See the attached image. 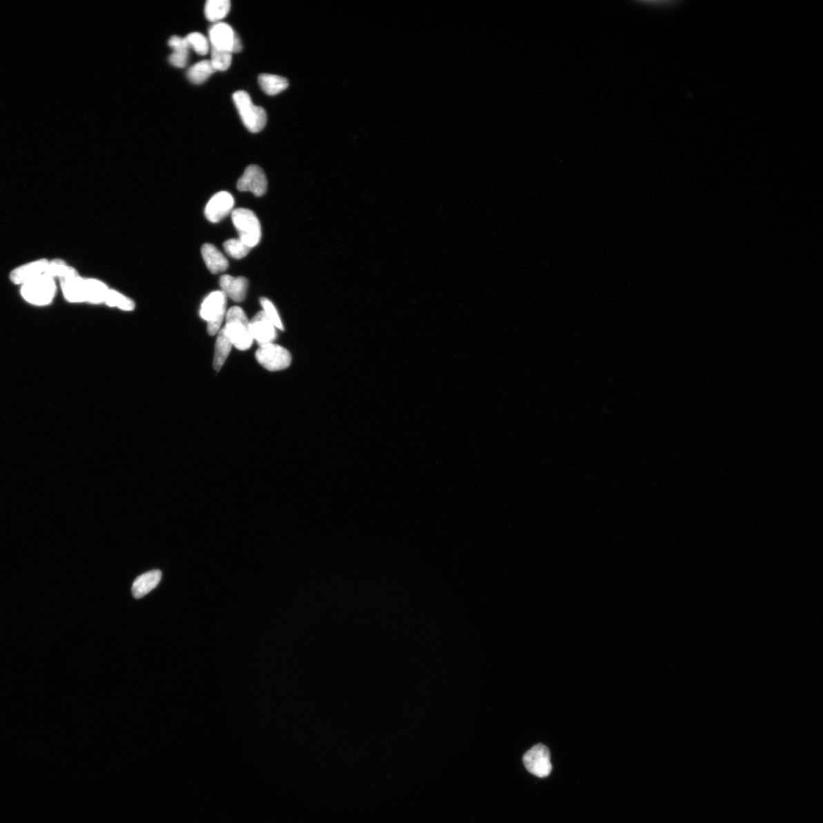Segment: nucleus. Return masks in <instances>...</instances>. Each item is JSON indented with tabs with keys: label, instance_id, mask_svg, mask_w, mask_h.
Masks as SVG:
<instances>
[{
	"label": "nucleus",
	"instance_id": "nucleus-14",
	"mask_svg": "<svg viewBox=\"0 0 823 823\" xmlns=\"http://www.w3.org/2000/svg\"><path fill=\"white\" fill-rule=\"evenodd\" d=\"M64 296L70 303L86 302V278L79 275L61 279Z\"/></svg>",
	"mask_w": 823,
	"mask_h": 823
},
{
	"label": "nucleus",
	"instance_id": "nucleus-15",
	"mask_svg": "<svg viewBox=\"0 0 823 823\" xmlns=\"http://www.w3.org/2000/svg\"><path fill=\"white\" fill-rule=\"evenodd\" d=\"M202 254L206 267L212 274L222 273L229 269V260L215 246L211 244H204Z\"/></svg>",
	"mask_w": 823,
	"mask_h": 823
},
{
	"label": "nucleus",
	"instance_id": "nucleus-2",
	"mask_svg": "<svg viewBox=\"0 0 823 823\" xmlns=\"http://www.w3.org/2000/svg\"><path fill=\"white\" fill-rule=\"evenodd\" d=\"M233 99L246 128L252 133H258L263 130L267 122V114L264 109L255 106L251 95L246 91L234 93Z\"/></svg>",
	"mask_w": 823,
	"mask_h": 823
},
{
	"label": "nucleus",
	"instance_id": "nucleus-11",
	"mask_svg": "<svg viewBox=\"0 0 823 823\" xmlns=\"http://www.w3.org/2000/svg\"><path fill=\"white\" fill-rule=\"evenodd\" d=\"M251 322V330L254 340L260 345L273 343L276 340L277 332L275 326L267 318L263 311L254 316Z\"/></svg>",
	"mask_w": 823,
	"mask_h": 823
},
{
	"label": "nucleus",
	"instance_id": "nucleus-4",
	"mask_svg": "<svg viewBox=\"0 0 823 823\" xmlns=\"http://www.w3.org/2000/svg\"><path fill=\"white\" fill-rule=\"evenodd\" d=\"M232 220L240 239L244 244L251 248L260 244L262 238L261 224L253 211L246 209L234 210L232 211Z\"/></svg>",
	"mask_w": 823,
	"mask_h": 823
},
{
	"label": "nucleus",
	"instance_id": "nucleus-12",
	"mask_svg": "<svg viewBox=\"0 0 823 823\" xmlns=\"http://www.w3.org/2000/svg\"><path fill=\"white\" fill-rule=\"evenodd\" d=\"M219 283L226 298L238 303L245 300L249 287L246 278L224 275L220 277Z\"/></svg>",
	"mask_w": 823,
	"mask_h": 823
},
{
	"label": "nucleus",
	"instance_id": "nucleus-28",
	"mask_svg": "<svg viewBox=\"0 0 823 823\" xmlns=\"http://www.w3.org/2000/svg\"><path fill=\"white\" fill-rule=\"evenodd\" d=\"M188 58V48H182L173 50V53L168 57V61L175 68H182L186 67Z\"/></svg>",
	"mask_w": 823,
	"mask_h": 823
},
{
	"label": "nucleus",
	"instance_id": "nucleus-18",
	"mask_svg": "<svg viewBox=\"0 0 823 823\" xmlns=\"http://www.w3.org/2000/svg\"><path fill=\"white\" fill-rule=\"evenodd\" d=\"M108 290V286L98 279L86 278V302L93 304L104 303Z\"/></svg>",
	"mask_w": 823,
	"mask_h": 823
},
{
	"label": "nucleus",
	"instance_id": "nucleus-8",
	"mask_svg": "<svg viewBox=\"0 0 823 823\" xmlns=\"http://www.w3.org/2000/svg\"><path fill=\"white\" fill-rule=\"evenodd\" d=\"M523 762L529 773L539 777H546L552 771L549 749L542 744L528 751L523 757Z\"/></svg>",
	"mask_w": 823,
	"mask_h": 823
},
{
	"label": "nucleus",
	"instance_id": "nucleus-19",
	"mask_svg": "<svg viewBox=\"0 0 823 823\" xmlns=\"http://www.w3.org/2000/svg\"><path fill=\"white\" fill-rule=\"evenodd\" d=\"M230 10V0H209L205 4L204 14L207 19L217 23L227 16Z\"/></svg>",
	"mask_w": 823,
	"mask_h": 823
},
{
	"label": "nucleus",
	"instance_id": "nucleus-20",
	"mask_svg": "<svg viewBox=\"0 0 823 823\" xmlns=\"http://www.w3.org/2000/svg\"><path fill=\"white\" fill-rule=\"evenodd\" d=\"M259 84L262 90L269 95L283 92L289 85L286 78L273 75H261L259 77Z\"/></svg>",
	"mask_w": 823,
	"mask_h": 823
},
{
	"label": "nucleus",
	"instance_id": "nucleus-13",
	"mask_svg": "<svg viewBox=\"0 0 823 823\" xmlns=\"http://www.w3.org/2000/svg\"><path fill=\"white\" fill-rule=\"evenodd\" d=\"M48 263L46 260H40L24 264L12 271L11 281L14 284L23 285L45 274Z\"/></svg>",
	"mask_w": 823,
	"mask_h": 823
},
{
	"label": "nucleus",
	"instance_id": "nucleus-26",
	"mask_svg": "<svg viewBox=\"0 0 823 823\" xmlns=\"http://www.w3.org/2000/svg\"><path fill=\"white\" fill-rule=\"evenodd\" d=\"M186 39L189 47H192L198 55H205L209 53L210 43L207 38L202 34L200 32L191 33L186 37Z\"/></svg>",
	"mask_w": 823,
	"mask_h": 823
},
{
	"label": "nucleus",
	"instance_id": "nucleus-7",
	"mask_svg": "<svg viewBox=\"0 0 823 823\" xmlns=\"http://www.w3.org/2000/svg\"><path fill=\"white\" fill-rule=\"evenodd\" d=\"M211 48L238 53L242 50V42L240 37L233 28L224 23H217L213 25L209 30Z\"/></svg>",
	"mask_w": 823,
	"mask_h": 823
},
{
	"label": "nucleus",
	"instance_id": "nucleus-21",
	"mask_svg": "<svg viewBox=\"0 0 823 823\" xmlns=\"http://www.w3.org/2000/svg\"><path fill=\"white\" fill-rule=\"evenodd\" d=\"M215 72L210 61H202L191 67L187 77L194 84H201Z\"/></svg>",
	"mask_w": 823,
	"mask_h": 823
},
{
	"label": "nucleus",
	"instance_id": "nucleus-3",
	"mask_svg": "<svg viewBox=\"0 0 823 823\" xmlns=\"http://www.w3.org/2000/svg\"><path fill=\"white\" fill-rule=\"evenodd\" d=\"M226 300L222 291H216L211 293L203 301L200 316L208 323L210 336H215L220 330L226 317Z\"/></svg>",
	"mask_w": 823,
	"mask_h": 823
},
{
	"label": "nucleus",
	"instance_id": "nucleus-10",
	"mask_svg": "<svg viewBox=\"0 0 823 823\" xmlns=\"http://www.w3.org/2000/svg\"><path fill=\"white\" fill-rule=\"evenodd\" d=\"M234 206L233 195L220 192L212 196L204 209L206 219L211 223H218L231 214Z\"/></svg>",
	"mask_w": 823,
	"mask_h": 823
},
{
	"label": "nucleus",
	"instance_id": "nucleus-17",
	"mask_svg": "<svg viewBox=\"0 0 823 823\" xmlns=\"http://www.w3.org/2000/svg\"><path fill=\"white\" fill-rule=\"evenodd\" d=\"M217 334L215 350L214 367L215 370L219 371L224 365L227 358H229L233 345L224 328L220 329Z\"/></svg>",
	"mask_w": 823,
	"mask_h": 823
},
{
	"label": "nucleus",
	"instance_id": "nucleus-24",
	"mask_svg": "<svg viewBox=\"0 0 823 823\" xmlns=\"http://www.w3.org/2000/svg\"><path fill=\"white\" fill-rule=\"evenodd\" d=\"M224 249L226 253L235 260L245 258L252 249L240 238L226 240L224 244Z\"/></svg>",
	"mask_w": 823,
	"mask_h": 823
},
{
	"label": "nucleus",
	"instance_id": "nucleus-6",
	"mask_svg": "<svg viewBox=\"0 0 823 823\" xmlns=\"http://www.w3.org/2000/svg\"><path fill=\"white\" fill-rule=\"evenodd\" d=\"M257 361L268 371H282L290 366L291 355L290 352L275 343L263 345L260 347L255 354Z\"/></svg>",
	"mask_w": 823,
	"mask_h": 823
},
{
	"label": "nucleus",
	"instance_id": "nucleus-23",
	"mask_svg": "<svg viewBox=\"0 0 823 823\" xmlns=\"http://www.w3.org/2000/svg\"><path fill=\"white\" fill-rule=\"evenodd\" d=\"M45 275L54 278L57 277L60 279L77 275V271L61 260H55L52 262H49L48 266L46 269Z\"/></svg>",
	"mask_w": 823,
	"mask_h": 823
},
{
	"label": "nucleus",
	"instance_id": "nucleus-25",
	"mask_svg": "<svg viewBox=\"0 0 823 823\" xmlns=\"http://www.w3.org/2000/svg\"><path fill=\"white\" fill-rule=\"evenodd\" d=\"M232 55L229 51L211 48L210 61L215 71H225L229 69L232 63Z\"/></svg>",
	"mask_w": 823,
	"mask_h": 823
},
{
	"label": "nucleus",
	"instance_id": "nucleus-5",
	"mask_svg": "<svg viewBox=\"0 0 823 823\" xmlns=\"http://www.w3.org/2000/svg\"><path fill=\"white\" fill-rule=\"evenodd\" d=\"M21 296L28 302L35 305H47L55 296L56 284L54 278L45 274L23 285Z\"/></svg>",
	"mask_w": 823,
	"mask_h": 823
},
{
	"label": "nucleus",
	"instance_id": "nucleus-16",
	"mask_svg": "<svg viewBox=\"0 0 823 823\" xmlns=\"http://www.w3.org/2000/svg\"><path fill=\"white\" fill-rule=\"evenodd\" d=\"M162 579L160 570H152L138 577L132 585V594L136 599H142L158 585Z\"/></svg>",
	"mask_w": 823,
	"mask_h": 823
},
{
	"label": "nucleus",
	"instance_id": "nucleus-9",
	"mask_svg": "<svg viewBox=\"0 0 823 823\" xmlns=\"http://www.w3.org/2000/svg\"><path fill=\"white\" fill-rule=\"evenodd\" d=\"M237 187L240 192H251L257 197H261L267 191V175L260 166H249L238 180Z\"/></svg>",
	"mask_w": 823,
	"mask_h": 823
},
{
	"label": "nucleus",
	"instance_id": "nucleus-27",
	"mask_svg": "<svg viewBox=\"0 0 823 823\" xmlns=\"http://www.w3.org/2000/svg\"><path fill=\"white\" fill-rule=\"evenodd\" d=\"M260 303L263 308V312L264 314H266L270 322L273 323L276 329L284 330L283 323L280 317H279V314L275 305L266 298H262L260 299Z\"/></svg>",
	"mask_w": 823,
	"mask_h": 823
},
{
	"label": "nucleus",
	"instance_id": "nucleus-29",
	"mask_svg": "<svg viewBox=\"0 0 823 823\" xmlns=\"http://www.w3.org/2000/svg\"><path fill=\"white\" fill-rule=\"evenodd\" d=\"M168 46H170V47H171L173 50L182 48L189 49L190 48L186 39L181 38V37L179 36L171 37L170 40H168Z\"/></svg>",
	"mask_w": 823,
	"mask_h": 823
},
{
	"label": "nucleus",
	"instance_id": "nucleus-1",
	"mask_svg": "<svg viewBox=\"0 0 823 823\" xmlns=\"http://www.w3.org/2000/svg\"><path fill=\"white\" fill-rule=\"evenodd\" d=\"M226 325L224 327L227 336L235 348L246 351L252 347L253 338L251 330V322L244 310L240 307H233L226 313Z\"/></svg>",
	"mask_w": 823,
	"mask_h": 823
},
{
	"label": "nucleus",
	"instance_id": "nucleus-22",
	"mask_svg": "<svg viewBox=\"0 0 823 823\" xmlns=\"http://www.w3.org/2000/svg\"><path fill=\"white\" fill-rule=\"evenodd\" d=\"M104 303L108 307H117L124 311H131L135 308L133 300L113 289L108 290Z\"/></svg>",
	"mask_w": 823,
	"mask_h": 823
}]
</instances>
